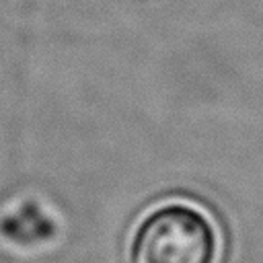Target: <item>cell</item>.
Segmentation results:
<instances>
[{
	"label": "cell",
	"instance_id": "6da1fadb",
	"mask_svg": "<svg viewBox=\"0 0 263 263\" xmlns=\"http://www.w3.org/2000/svg\"><path fill=\"white\" fill-rule=\"evenodd\" d=\"M218 234L212 220L189 203H164L136 228L132 263H214Z\"/></svg>",
	"mask_w": 263,
	"mask_h": 263
}]
</instances>
